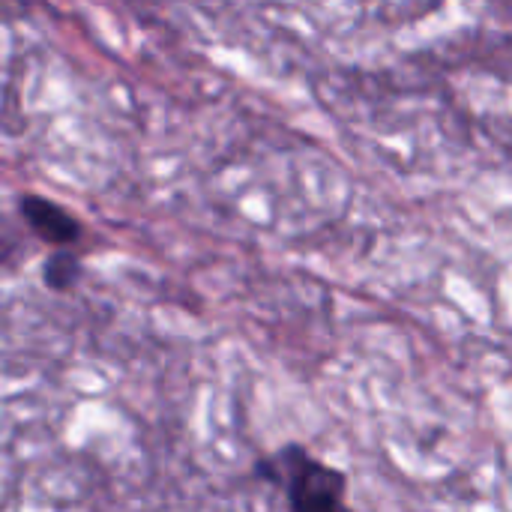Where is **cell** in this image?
Returning a JSON list of instances; mask_svg holds the SVG:
<instances>
[{"instance_id":"obj_1","label":"cell","mask_w":512,"mask_h":512,"mask_svg":"<svg viewBox=\"0 0 512 512\" xmlns=\"http://www.w3.org/2000/svg\"><path fill=\"white\" fill-rule=\"evenodd\" d=\"M258 477L282 486L288 507L300 512H330L345 504L348 477L318 459H312L303 447L288 444L276 456L258 462Z\"/></svg>"},{"instance_id":"obj_2","label":"cell","mask_w":512,"mask_h":512,"mask_svg":"<svg viewBox=\"0 0 512 512\" xmlns=\"http://www.w3.org/2000/svg\"><path fill=\"white\" fill-rule=\"evenodd\" d=\"M18 213L24 225L48 246H72L81 237V222L60 204L42 195H21Z\"/></svg>"},{"instance_id":"obj_3","label":"cell","mask_w":512,"mask_h":512,"mask_svg":"<svg viewBox=\"0 0 512 512\" xmlns=\"http://www.w3.org/2000/svg\"><path fill=\"white\" fill-rule=\"evenodd\" d=\"M81 279V264L69 252V246H54V252L42 264V282L51 291H72Z\"/></svg>"},{"instance_id":"obj_4","label":"cell","mask_w":512,"mask_h":512,"mask_svg":"<svg viewBox=\"0 0 512 512\" xmlns=\"http://www.w3.org/2000/svg\"><path fill=\"white\" fill-rule=\"evenodd\" d=\"M9 252H12V240L6 234H0V264L9 258Z\"/></svg>"}]
</instances>
